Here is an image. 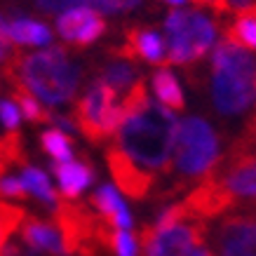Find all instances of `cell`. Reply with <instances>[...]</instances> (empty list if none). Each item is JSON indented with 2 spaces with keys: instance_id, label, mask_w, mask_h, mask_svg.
I'll use <instances>...</instances> for the list:
<instances>
[{
  "instance_id": "cell-15",
  "label": "cell",
  "mask_w": 256,
  "mask_h": 256,
  "mask_svg": "<svg viewBox=\"0 0 256 256\" xmlns=\"http://www.w3.org/2000/svg\"><path fill=\"white\" fill-rule=\"evenodd\" d=\"M12 45H47L52 40V31L45 24L33 22L28 16H12L8 22Z\"/></svg>"
},
{
  "instance_id": "cell-22",
  "label": "cell",
  "mask_w": 256,
  "mask_h": 256,
  "mask_svg": "<svg viewBox=\"0 0 256 256\" xmlns=\"http://www.w3.org/2000/svg\"><path fill=\"white\" fill-rule=\"evenodd\" d=\"M26 218V212L14 207V204H8V202H0V247L10 242V238L19 230L22 221Z\"/></svg>"
},
{
  "instance_id": "cell-19",
  "label": "cell",
  "mask_w": 256,
  "mask_h": 256,
  "mask_svg": "<svg viewBox=\"0 0 256 256\" xmlns=\"http://www.w3.org/2000/svg\"><path fill=\"white\" fill-rule=\"evenodd\" d=\"M226 38L244 50H256V8L235 16V22H230L226 28Z\"/></svg>"
},
{
  "instance_id": "cell-9",
  "label": "cell",
  "mask_w": 256,
  "mask_h": 256,
  "mask_svg": "<svg viewBox=\"0 0 256 256\" xmlns=\"http://www.w3.org/2000/svg\"><path fill=\"white\" fill-rule=\"evenodd\" d=\"M106 19H101L99 12L90 8H73L66 10L56 19V31L68 45L87 47L94 45L96 40L106 33Z\"/></svg>"
},
{
  "instance_id": "cell-28",
  "label": "cell",
  "mask_w": 256,
  "mask_h": 256,
  "mask_svg": "<svg viewBox=\"0 0 256 256\" xmlns=\"http://www.w3.org/2000/svg\"><path fill=\"white\" fill-rule=\"evenodd\" d=\"M0 195L5 198H14V200H24L28 198L26 188H24L19 176H0Z\"/></svg>"
},
{
  "instance_id": "cell-21",
  "label": "cell",
  "mask_w": 256,
  "mask_h": 256,
  "mask_svg": "<svg viewBox=\"0 0 256 256\" xmlns=\"http://www.w3.org/2000/svg\"><path fill=\"white\" fill-rule=\"evenodd\" d=\"M12 99H14L16 108H19V113H22L26 120H31V122H50L52 116L40 106V101L36 99L28 90H24V87L16 85V82H12Z\"/></svg>"
},
{
  "instance_id": "cell-2",
  "label": "cell",
  "mask_w": 256,
  "mask_h": 256,
  "mask_svg": "<svg viewBox=\"0 0 256 256\" xmlns=\"http://www.w3.org/2000/svg\"><path fill=\"white\" fill-rule=\"evenodd\" d=\"M212 104L221 118L256 113V56L233 40L224 38L212 52Z\"/></svg>"
},
{
  "instance_id": "cell-14",
  "label": "cell",
  "mask_w": 256,
  "mask_h": 256,
  "mask_svg": "<svg viewBox=\"0 0 256 256\" xmlns=\"http://www.w3.org/2000/svg\"><path fill=\"white\" fill-rule=\"evenodd\" d=\"M52 170H54V174H56L62 195L68 198V200H76V198L94 181V170L90 162H76V160L54 162Z\"/></svg>"
},
{
  "instance_id": "cell-8",
  "label": "cell",
  "mask_w": 256,
  "mask_h": 256,
  "mask_svg": "<svg viewBox=\"0 0 256 256\" xmlns=\"http://www.w3.org/2000/svg\"><path fill=\"white\" fill-rule=\"evenodd\" d=\"M207 228H210L207 221L193 214L162 230L144 228V235H141L144 256H188L195 247L204 244Z\"/></svg>"
},
{
  "instance_id": "cell-25",
  "label": "cell",
  "mask_w": 256,
  "mask_h": 256,
  "mask_svg": "<svg viewBox=\"0 0 256 256\" xmlns=\"http://www.w3.org/2000/svg\"><path fill=\"white\" fill-rule=\"evenodd\" d=\"M144 0H94V8L101 14H122V12H132L141 8Z\"/></svg>"
},
{
  "instance_id": "cell-35",
  "label": "cell",
  "mask_w": 256,
  "mask_h": 256,
  "mask_svg": "<svg viewBox=\"0 0 256 256\" xmlns=\"http://www.w3.org/2000/svg\"><path fill=\"white\" fill-rule=\"evenodd\" d=\"M2 50H5V47H2V45H0V59H2Z\"/></svg>"
},
{
  "instance_id": "cell-16",
  "label": "cell",
  "mask_w": 256,
  "mask_h": 256,
  "mask_svg": "<svg viewBox=\"0 0 256 256\" xmlns=\"http://www.w3.org/2000/svg\"><path fill=\"white\" fill-rule=\"evenodd\" d=\"M113 56H116V54H113ZM99 80L104 82V85H108L116 94L130 92V90H132V85L139 80V70H136V66H134V64L127 62V59L116 56L113 62H108L104 68H101Z\"/></svg>"
},
{
  "instance_id": "cell-20",
  "label": "cell",
  "mask_w": 256,
  "mask_h": 256,
  "mask_svg": "<svg viewBox=\"0 0 256 256\" xmlns=\"http://www.w3.org/2000/svg\"><path fill=\"white\" fill-rule=\"evenodd\" d=\"M40 146L54 162H68L73 160V141L62 130H47L40 136Z\"/></svg>"
},
{
  "instance_id": "cell-26",
  "label": "cell",
  "mask_w": 256,
  "mask_h": 256,
  "mask_svg": "<svg viewBox=\"0 0 256 256\" xmlns=\"http://www.w3.org/2000/svg\"><path fill=\"white\" fill-rule=\"evenodd\" d=\"M36 5L45 14H62L66 10L80 8V5H94V0H36Z\"/></svg>"
},
{
  "instance_id": "cell-29",
  "label": "cell",
  "mask_w": 256,
  "mask_h": 256,
  "mask_svg": "<svg viewBox=\"0 0 256 256\" xmlns=\"http://www.w3.org/2000/svg\"><path fill=\"white\" fill-rule=\"evenodd\" d=\"M226 8L228 12H247V10L256 8V0H226Z\"/></svg>"
},
{
  "instance_id": "cell-4",
  "label": "cell",
  "mask_w": 256,
  "mask_h": 256,
  "mask_svg": "<svg viewBox=\"0 0 256 256\" xmlns=\"http://www.w3.org/2000/svg\"><path fill=\"white\" fill-rule=\"evenodd\" d=\"M221 162V139L216 130L202 118H186L178 122L172 162L167 176H174L178 186L210 176Z\"/></svg>"
},
{
  "instance_id": "cell-33",
  "label": "cell",
  "mask_w": 256,
  "mask_h": 256,
  "mask_svg": "<svg viewBox=\"0 0 256 256\" xmlns=\"http://www.w3.org/2000/svg\"><path fill=\"white\" fill-rule=\"evenodd\" d=\"M188 256H214V252H212L210 247H204V244H200V247H195Z\"/></svg>"
},
{
  "instance_id": "cell-24",
  "label": "cell",
  "mask_w": 256,
  "mask_h": 256,
  "mask_svg": "<svg viewBox=\"0 0 256 256\" xmlns=\"http://www.w3.org/2000/svg\"><path fill=\"white\" fill-rule=\"evenodd\" d=\"M108 247L116 252V256H136V240L130 230H113Z\"/></svg>"
},
{
  "instance_id": "cell-17",
  "label": "cell",
  "mask_w": 256,
  "mask_h": 256,
  "mask_svg": "<svg viewBox=\"0 0 256 256\" xmlns=\"http://www.w3.org/2000/svg\"><path fill=\"white\" fill-rule=\"evenodd\" d=\"M153 92L160 99L164 108L170 110H184L186 108V99H184V90L178 85L176 76L167 68H160L153 73Z\"/></svg>"
},
{
  "instance_id": "cell-11",
  "label": "cell",
  "mask_w": 256,
  "mask_h": 256,
  "mask_svg": "<svg viewBox=\"0 0 256 256\" xmlns=\"http://www.w3.org/2000/svg\"><path fill=\"white\" fill-rule=\"evenodd\" d=\"M106 160H108V170H110V174H113L116 186L120 188L124 195H130L134 200H141V198H146V195L150 193L156 178H150L148 174H144L139 167H134L116 146L108 148Z\"/></svg>"
},
{
  "instance_id": "cell-34",
  "label": "cell",
  "mask_w": 256,
  "mask_h": 256,
  "mask_svg": "<svg viewBox=\"0 0 256 256\" xmlns=\"http://www.w3.org/2000/svg\"><path fill=\"white\" fill-rule=\"evenodd\" d=\"M164 2H172V5H181V2H188V0H164ZM193 2V0H190Z\"/></svg>"
},
{
  "instance_id": "cell-27",
  "label": "cell",
  "mask_w": 256,
  "mask_h": 256,
  "mask_svg": "<svg viewBox=\"0 0 256 256\" xmlns=\"http://www.w3.org/2000/svg\"><path fill=\"white\" fill-rule=\"evenodd\" d=\"M0 122L8 132H14L19 122H22V113L16 108V104L12 99H0Z\"/></svg>"
},
{
  "instance_id": "cell-10",
  "label": "cell",
  "mask_w": 256,
  "mask_h": 256,
  "mask_svg": "<svg viewBox=\"0 0 256 256\" xmlns=\"http://www.w3.org/2000/svg\"><path fill=\"white\" fill-rule=\"evenodd\" d=\"M116 56L122 59H144L150 64H162L167 62V45L164 38L153 28L146 26H132L124 31L122 45L113 50Z\"/></svg>"
},
{
  "instance_id": "cell-5",
  "label": "cell",
  "mask_w": 256,
  "mask_h": 256,
  "mask_svg": "<svg viewBox=\"0 0 256 256\" xmlns=\"http://www.w3.org/2000/svg\"><path fill=\"white\" fill-rule=\"evenodd\" d=\"M167 33V62L176 66H188L200 62L216 40V24L202 12L172 10L164 16Z\"/></svg>"
},
{
  "instance_id": "cell-32",
  "label": "cell",
  "mask_w": 256,
  "mask_h": 256,
  "mask_svg": "<svg viewBox=\"0 0 256 256\" xmlns=\"http://www.w3.org/2000/svg\"><path fill=\"white\" fill-rule=\"evenodd\" d=\"M0 256H22V249L12 244V242H5L2 247H0Z\"/></svg>"
},
{
  "instance_id": "cell-7",
  "label": "cell",
  "mask_w": 256,
  "mask_h": 256,
  "mask_svg": "<svg viewBox=\"0 0 256 256\" xmlns=\"http://www.w3.org/2000/svg\"><path fill=\"white\" fill-rule=\"evenodd\" d=\"M214 228H207L218 256H256V210H228Z\"/></svg>"
},
{
  "instance_id": "cell-6",
  "label": "cell",
  "mask_w": 256,
  "mask_h": 256,
  "mask_svg": "<svg viewBox=\"0 0 256 256\" xmlns=\"http://www.w3.org/2000/svg\"><path fill=\"white\" fill-rule=\"evenodd\" d=\"M120 122H122V108L118 104V94L101 80L92 82L76 104L73 124L90 141L101 144L108 136H116Z\"/></svg>"
},
{
  "instance_id": "cell-18",
  "label": "cell",
  "mask_w": 256,
  "mask_h": 256,
  "mask_svg": "<svg viewBox=\"0 0 256 256\" xmlns=\"http://www.w3.org/2000/svg\"><path fill=\"white\" fill-rule=\"evenodd\" d=\"M22 184L26 188V193L38 198L40 202H45L47 207L56 210L59 207V198H56V190L52 188L50 178L42 170H36V167H24L22 172Z\"/></svg>"
},
{
  "instance_id": "cell-3",
  "label": "cell",
  "mask_w": 256,
  "mask_h": 256,
  "mask_svg": "<svg viewBox=\"0 0 256 256\" xmlns=\"http://www.w3.org/2000/svg\"><path fill=\"white\" fill-rule=\"evenodd\" d=\"M5 78L28 90L47 106H64L78 92L80 68L64 47H50L33 54L16 52L5 66Z\"/></svg>"
},
{
  "instance_id": "cell-12",
  "label": "cell",
  "mask_w": 256,
  "mask_h": 256,
  "mask_svg": "<svg viewBox=\"0 0 256 256\" xmlns=\"http://www.w3.org/2000/svg\"><path fill=\"white\" fill-rule=\"evenodd\" d=\"M19 233H22L24 244L31 249V252H45L50 256H66V247H64V238L62 230L56 224L42 221V218H33L26 214V218L19 226Z\"/></svg>"
},
{
  "instance_id": "cell-23",
  "label": "cell",
  "mask_w": 256,
  "mask_h": 256,
  "mask_svg": "<svg viewBox=\"0 0 256 256\" xmlns=\"http://www.w3.org/2000/svg\"><path fill=\"white\" fill-rule=\"evenodd\" d=\"M22 141L16 136V132H10L8 136L0 139V176L12 162H22Z\"/></svg>"
},
{
  "instance_id": "cell-1",
  "label": "cell",
  "mask_w": 256,
  "mask_h": 256,
  "mask_svg": "<svg viewBox=\"0 0 256 256\" xmlns=\"http://www.w3.org/2000/svg\"><path fill=\"white\" fill-rule=\"evenodd\" d=\"M178 120L170 108L148 101L122 118L113 146L150 178L170 172Z\"/></svg>"
},
{
  "instance_id": "cell-13",
  "label": "cell",
  "mask_w": 256,
  "mask_h": 256,
  "mask_svg": "<svg viewBox=\"0 0 256 256\" xmlns=\"http://www.w3.org/2000/svg\"><path fill=\"white\" fill-rule=\"evenodd\" d=\"M92 210H96V216L108 224L116 230H130L132 228V214L127 210V204L122 202V198L118 195V190L113 186H101L96 193L92 195Z\"/></svg>"
},
{
  "instance_id": "cell-30",
  "label": "cell",
  "mask_w": 256,
  "mask_h": 256,
  "mask_svg": "<svg viewBox=\"0 0 256 256\" xmlns=\"http://www.w3.org/2000/svg\"><path fill=\"white\" fill-rule=\"evenodd\" d=\"M195 5H207V8H212L216 14H226L228 12V8H226V0H193Z\"/></svg>"
},
{
  "instance_id": "cell-31",
  "label": "cell",
  "mask_w": 256,
  "mask_h": 256,
  "mask_svg": "<svg viewBox=\"0 0 256 256\" xmlns=\"http://www.w3.org/2000/svg\"><path fill=\"white\" fill-rule=\"evenodd\" d=\"M0 45L5 47V50L12 47V38H10V31H8V22H5L2 16H0Z\"/></svg>"
}]
</instances>
